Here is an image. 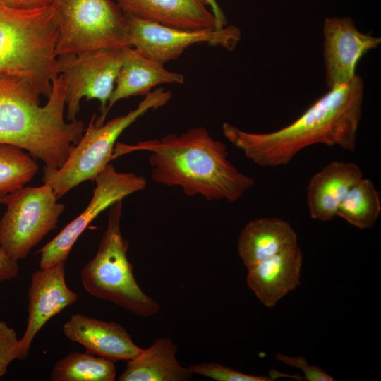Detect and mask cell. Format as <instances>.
<instances>
[{
	"mask_svg": "<svg viewBox=\"0 0 381 381\" xmlns=\"http://www.w3.org/2000/svg\"><path fill=\"white\" fill-rule=\"evenodd\" d=\"M137 18L185 30H217V20L202 0H114Z\"/></svg>",
	"mask_w": 381,
	"mask_h": 381,
	"instance_id": "ac0fdd59",
	"label": "cell"
},
{
	"mask_svg": "<svg viewBox=\"0 0 381 381\" xmlns=\"http://www.w3.org/2000/svg\"><path fill=\"white\" fill-rule=\"evenodd\" d=\"M65 265L61 263L34 272L28 291V317L25 331L19 341L18 359L26 358L32 343L44 325L78 300L65 279Z\"/></svg>",
	"mask_w": 381,
	"mask_h": 381,
	"instance_id": "4fadbf2b",
	"label": "cell"
},
{
	"mask_svg": "<svg viewBox=\"0 0 381 381\" xmlns=\"http://www.w3.org/2000/svg\"><path fill=\"white\" fill-rule=\"evenodd\" d=\"M183 81L184 76L181 73L167 69L164 65L145 56L133 47H125L107 109L103 115L95 119V125H102L111 108L120 99L145 96L159 85L181 84Z\"/></svg>",
	"mask_w": 381,
	"mask_h": 381,
	"instance_id": "9a60e30c",
	"label": "cell"
},
{
	"mask_svg": "<svg viewBox=\"0 0 381 381\" xmlns=\"http://www.w3.org/2000/svg\"><path fill=\"white\" fill-rule=\"evenodd\" d=\"M206 6H210L217 20V30H220L227 25L226 18L216 0H202Z\"/></svg>",
	"mask_w": 381,
	"mask_h": 381,
	"instance_id": "83f0119b",
	"label": "cell"
},
{
	"mask_svg": "<svg viewBox=\"0 0 381 381\" xmlns=\"http://www.w3.org/2000/svg\"><path fill=\"white\" fill-rule=\"evenodd\" d=\"M19 341L16 332L0 320V378L6 374L11 363L18 359Z\"/></svg>",
	"mask_w": 381,
	"mask_h": 381,
	"instance_id": "d4e9b609",
	"label": "cell"
},
{
	"mask_svg": "<svg viewBox=\"0 0 381 381\" xmlns=\"http://www.w3.org/2000/svg\"><path fill=\"white\" fill-rule=\"evenodd\" d=\"M192 373L217 381H273L270 376L246 374L217 363H202L188 367Z\"/></svg>",
	"mask_w": 381,
	"mask_h": 381,
	"instance_id": "cb8c5ba5",
	"label": "cell"
},
{
	"mask_svg": "<svg viewBox=\"0 0 381 381\" xmlns=\"http://www.w3.org/2000/svg\"><path fill=\"white\" fill-rule=\"evenodd\" d=\"M57 58L59 73L67 80V120H77L80 102L84 97L87 101L99 100L103 115L121 65L123 49H102L79 54L59 55Z\"/></svg>",
	"mask_w": 381,
	"mask_h": 381,
	"instance_id": "9c48e42d",
	"label": "cell"
},
{
	"mask_svg": "<svg viewBox=\"0 0 381 381\" xmlns=\"http://www.w3.org/2000/svg\"><path fill=\"white\" fill-rule=\"evenodd\" d=\"M52 85L41 106L40 95L24 80L0 77V143L16 145L44 162V167L56 169L80 140L85 125L64 119L66 78L59 75Z\"/></svg>",
	"mask_w": 381,
	"mask_h": 381,
	"instance_id": "3957f363",
	"label": "cell"
},
{
	"mask_svg": "<svg viewBox=\"0 0 381 381\" xmlns=\"http://www.w3.org/2000/svg\"><path fill=\"white\" fill-rule=\"evenodd\" d=\"M95 181L96 186L87 207L37 252L40 254V269L65 263L79 236L100 213L126 196L145 189L147 186L143 176L118 172L110 163Z\"/></svg>",
	"mask_w": 381,
	"mask_h": 381,
	"instance_id": "30bf717a",
	"label": "cell"
},
{
	"mask_svg": "<svg viewBox=\"0 0 381 381\" xmlns=\"http://www.w3.org/2000/svg\"><path fill=\"white\" fill-rule=\"evenodd\" d=\"M134 151L151 152L149 163L153 181L180 186L190 197L235 202L255 183L253 178L229 161L226 145L214 139L202 126L135 145L117 143L111 159Z\"/></svg>",
	"mask_w": 381,
	"mask_h": 381,
	"instance_id": "7a4b0ae2",
	"label": "cell"
},
{
	"mask_svg": "<svg viewBox=\"0 0 381 381\" xmlns=\"http://www.w3.org/2000/svg\"><path fill=\"white\" fill-rule=\"evenodd\" d=\"M55 53L79 54L131 47L125 13L114 0H56Z\"/></svg>",
	"mask_w": 381,
	"mask_h": 381,
	"instance_id": "52a82bcc",
	"label": "cell"
},
{
	"mask_svg": "<svg viewBox=\"0 0 381 381\" xmlns=\"http://www.w3.org/2000/svg\"><path fill=\"white\" fill-rule=\"evenodd\" d=\"M325 82L328 90L353 80L361 58L377 49L381 38L363 33L349 17H330L322 29Z\"/></svg>",
	"mask_w": 381,
	"mask_h": 381,
	"instance_id": "7c38bea8",
	"label": "cell"
},
{
	"mask_svg": "<svg viewBox=\"0 0 381 381\" xmlns=\"http://www.w3.org/2000/svg\"><path fill=\"white\" fill-rule=\"evenodd\" d=\"M116 374L114 362L87 352L71 353L54 365L52 381H113Z\"/></svg>",
	"mask_w": 381,
	"mask_h": 381,
	"instance_id": "7402d4cb",
	"label": "cell"
},
{
	"mask_svg": "<svg viewBox=\"0 0 381 381\" xmlns=\"http://www.w3.org/2000/svg\"><path fill=\"white\" fill-rule=\"evenodd\" d=\"M363 95V80L356 75L350 82L328 90L297 119L280 129L250 133L224 123L222 133L248 159L261 167L286 165L300 151L315 144L353 152Z\"/></svg>",
	"mask_w": 381,
	"mask_h": 381,
	"instance_id": "6da1fadb",
	"label": "cell"
},
{
	"mask_svg": "<svg viewBox=\"0 0 381 381\" xmlns=\"http://www.w3.org/2000/svg\"><path fill=\"white\" fill-rule=\"evenodd\" d=\"M129 42L145 56L163 65L177 59L190 46L206 43L232 51L241 32L235 25L220 30H185L143 20L125 13Z\"/></svg>",
	"mask_w": 381,
	"mask_h": 381,
	"instance_id": "8fae6325",
	"label": "cell"
},
{
	"mask_svg": "<svg viewBox=\"0 0 381 381\" xmlns=\"http://www.w3.org/2000/svg\"><path fill=\"white\" fill-rule=\"evenodd\" d=\"M302 264L296 245L247 269V285L264 306L272 308L300 285Z\"/></svg>",
	"mask_w": 381,
	"mask_h": 381,
	"instance_id": "2e32d148",
	"label": "cell"
},
{
	"mask_svg": "<svg viewBox=\"0 0 381 381\" xmlns=\"http://www.w3.org/2000/svg\"><path fill=\"white\" fill-rule=\"evenodd\" d=\"M298 245L291 224L275 217L258 218L249 222L238 238V253L248 269L258 263Z\"/></svg>",
	"mask_w": 381,
	"mask_h": 381,
	"instance_id": "d6986e66",
	"label": "cell"
},
{
	"mask_svg": "<svg viewBox=\"0 0 381 381\" xmlns=\"http://www.w3.org/2000/svg\"><path fill=\"white\" fill-rule=\"evenodd\" d=\"M56 0H22L21 8H37L52 4Z\"/></svg>",
	"mask_w": 381,
	"mask_h": 381,
	"instance_id": "f1b7e54d",
	"label": "cell"
},
{
	"mask_svg": "<svg viewBox=\"0 0 381 381\" xmlns=\"http://www.w3.org/2000/svg\"><path fill=\"white\" fill-rule=\"evenodd\" d=\"M122 200L110 207L107 229L95 257L80 271L85 289L98 298L111 301L143 317L157 313L159 303L138 284L126 252L128 241L121 231Z\"/></svg>",
	"mask_w": 381,
	"mask_h": 381,
	"instance_id": "5b68a950",
	"label": "cell"
},
{
	"mask_svg": "<svg viewBox=\"0 0 381 381\" xmlns=\"http://www.w3.org/2000/svg\"><path fill=\"white\" fill-rule=\"evenodd\" d=\"M55 4L32 9L0 2V77H16L49 97L59 75Z\"/></svg>",
	"mask_w": 381,
	"mask_h": 381,
	"instance_id": "277c9868",
	"label": "cell"
},
{
	"mask_svg": "<svg viewBox=\"0 0 381 381\" xmlns=\"http://www.w3.org/2000/svg\"><path fill=\"white\" fill-rule=\"evenodd\" d=\"M381 212L379 191L372 181L362 178L340 202L336 216L352 226L366 229L374 226Z\"/></svg>",
	"mask_w": 381,
	"mask_h": 381,
	"instance_id": "44dd1931",
	"label": "cell"
},
{
	"mask_svg": "<svg viewBox=\"0 0 381 381\" xmlns=\"http://www.w3.org/2000/svg\"><path fill=\"white\" fill-rule=\"evenodd\" d=\"M274 358L286 365L300 369L304 374L303 379L308 381H332L333 377L315 365H309L303 356H289L282 353H277Z\"/></svg>",
	"mask_w": 381,
	"mask_h": 381,
	"instance_id": "484cf974",
	"label": "cell"
},
{
	"mask_svg": "<svg viewBox=\"0 0 381 381\" xmlns=\"http://www.w3.org/2000/svg\"><path fill=\"white\" fill-rule=\"evenodd\" d=\"M171 97V91L155 88L136 108L99 126L95 125L97 116L92 114L87 129L64 164L56 169L43 167V183L50 184L59 198L80 183L95 181L112 160L120 135L145 113L164 106Z\"/></svg>",
	"mask_w": 381,
	"mask_h": 381,
	"instance_id": "8992f818",
	"label": "cell"
},
{
	"mask_svg": "<svg viewBox=\"0 0 381 381\" xmlns=\"http://www.w3.org/2000/svg\"><path fill=\"white\" fill-rule=\"evenodd\" d=\"M6 194L0 193V204L4 203V196ZM19 271L18 262L10 258L0 246V282L16 278Z\"/></svg>",
	"mask_w": 381,
	"mask_h": 381,
	"instance_id": "4316f807",
	"label": "cell"
},
{
	"mask_svg": "<svg viewBox=\"0 0 381 381\" xmlns=\"http://www.w3.org/2000/svg\"><path fill=\"white\" fill-rule=\"evenodd\" d=\"M177 346L169 337L157 339L147 349L128 361L120 381H186L193 373L181 366L176 358Z\"/></svg>",
	"mask_w": 381,
	"mask_h": 381,
	"instance_id": "ffe728a7",
	"label": "cell"
},
{
	"mask_svg": "<svg viewBox=\"0 0 381 381\" xmlns=\"http://www.w3.org/2000/svg\"><path fill=\"white\" fill-rule=\"evenodd\" d=\"M63 332L69 340L82 345L87 353L114 362L133 359L143 349L119 324L83 314L72 315L64 323Z\"/></svg>",
	"mask_w": 381,
	"mask_h": 381,
	"instance_id": "5bb4252c",
	"label": "cell"
},
{
	"mask_svg": "<svg viewBox=\"0 0 381 381\" xmlns=\"http://www.w3.org/2000/svg\"><path fill=\"white\" fill-rule=\"evenodd\" d=\"M38 170L36 161L23 149L0 143V193H8L23 187Z\"/></svg>",
	"mask_w": 381,
	"mask_h": 381,
	"instance_id": "603a6c76",
	"label": "cell"
},
{
	"mask_svg": "<svg viewBox=\"0 0 381 381\" xmlns=\"http://www.w3.org/2000/svg\"><path fill=\"white\" fill-rule=\"evenodd\" d=\"M0 2L12 8H20L22 0H0Z\"/></svg>",
	"mask_w": 381,
	"mask_h": 381,
	"instance_id": "f546056e",
	"label": "cell"
},
{
	"mask_svg": "<svg viewBox=\"0 0 381 381\" xmlns=\"http://www.w3.org/2000/svg\"><path fill=\"white\" fill-rule=\"evenodd\" d=\"M363 178L356 163L332 161L315 174L307 186V204L313 219L327 222L351 187Z\"/></svg>",
	"mask_w": 381,
	"mask_h": 381,
	"instance_id": "e0dca14e",
	"label": "cell"
},
{
	"mask_svg": "<svg viewBox=\"0 0 381 381\" xmlns=\"http://www.w3.org/2000/svg\"><path fill=\"white\" fill-rule=\"evenodd\" d=\"M53 187H22L7 193L0 220V246L12 260L25 259L30 250L57 227L65 209Z\"/></svg>",
	"mask_w": 381,
	"mask_h": 381,
	"instance_id": "ba28073f",
	"label": "cell"
}]
</instances>
